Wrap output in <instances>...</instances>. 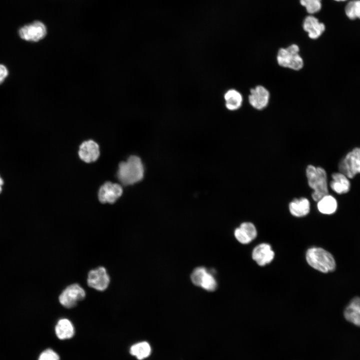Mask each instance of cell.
<instances>
[{"label":"cell","instance_id":"obj_1","mask_svg":"<svg viewBox=\"0 0 360 360\" xmlns=\"http://www.w3.org/2000/svg\"><path fill=\"white\" fill-rule=\"evenodd\" d=\"M144 176V168L140 158L130 156L126 161L118 164L117 177L124 186L132 185L141 180Z\"/></svg>","mask_w":360,"mask_h":360},{"label":"cell","instance_id":"obj_2","mask_svg":"<svg viewBox=\"0 0 360 360\" xmlns=\"http://www.w3.org/2000/svg\"><path fill=\"white\" fill-rule=\"evenodd\" d=\"M306 176L309 186L314 190L312 196L314 201L318 202L328 194L327 175L324 169L310 164L306 168Z\"/></svg>","mask_w":360,"mask_h":360},{"label":"cell","instance_id":"obj_3","mask_svg":"<svg viewBox=\"0 0 360 360\" xmlns=\"http://www.w3.org/2000/svg\"><path fill=\"white\" fill-rule=\"evenodd\" d=\"M308 264L314 268L324 273L334 271L336 263L332 255L321 248H309L306 255Z\"/></svg>","mask_w":360,"mask_h":360},{"label":"cell","instance_id":"obj_4","mask_svg":"<svg viewBox=\"0 0 360 360\" xmlns=\"http://www.w3.org/2000/svg\"><path fill=\"white\" fill-rule=\"evenodd\" d=\"M299 52V47L296 44H292L286 48H280L276 57L278 64L284 68L300 70L304 66V61Z\"/></svg>","mask_w":360,"mask_h":360},{"label":"cell","instance_id":"obj_5","mask_svg":"<svg viewBox=\"0 0 360 360\" xmlns=\"http://www.w3.org/2000/svg\"><path fill=\"white\" fill-rule=\"evenodd\" d=\"M338 170L349 178L360 174V148H355L340 162Z\"/></svg>","mask_w":360,"mask_h":360},{"label":"cell","instance_id":"obj_6","mask_svg":"<svg viewBox=\"0 0 360 360\" xmlns=\"http://www.w3.org/2000/svg\"><path fill=\"white\" fill-rule=\"evenodd\" d=\"M86 296L84 289L78 284H74L66 286L58 297L60 304L67 308H73L78 302L83 300Z\"/></svg>","mask_w":360,"mask_h":360},{"label":"cell","instance_id":"obj_7","mask_svg":"<svg viewBox=\"0 0 360 360\" xmlns=\"http://www.w3.org/2000/svg\"><path fill=\"white\" fill-rule=\"evenodd\" d=\"M47 34L46 25L36 20L21 27L18 30L20 38L26 41L38 42L44 38Z\"/></svg>","mask_w":360,"mask_h":360},{"label":"cell","instance_id":"obj_8","mask_svg":"<svg viewBox=\"0 0 360 360\" xmlns=\"http://www.w3.org/2000/svg\"><path fill=\"white\" fill-rule=\"evenodd\" d=\"M110 282V276L106 269L103 266L92 270L88 273V285L97 290L104 291L106 290Z\"/></svg>","mask_w":360,"mask_h":360},{"label":"cell","instance_id":"obj_9","mask_svg":"<svg viewBox=\"0 0 360 360\" xmlns=\"http://www.w3.org/2000/svg\"><path fill=\"white\" fill-rule=\"evenodd\" d=\"M122 192L120 184L107 182L100 187L98 192V198L102 203L112 204L120 198Z\"/></svg>","mask_w":360,"mask_h":360},{"label":"cell","instance_id":"obj_10","mask_svg":"<svg viewBox=\"0 0 360 360\" xmlns=\"http://www.w3.org/2000/svg\"><path fill=\"white\" fill-rule=\"evenodd\" d=\"M78 154L81 160L86 163L96 161L100 156V146L92 140L83 142L79 147Z\"/></svg>","mask_w":360,"mask_h":360},{"label":"cell","instance_id":"obj_11","mask_svg":"<svg viewBox=\"0 0 360 360\" xmlns=\"http://www.w3.org/2000/svg\"><path fill=\"white\" fill-rule=\"evenodd\" d=\"M270 99V92L262 86H258L250 90L248 102L254 108L262 110L268 105Z\"/></svg>","mask_w":360,"mask_h":360},{"label":"cell","instance_id":"obj_12","mask_svg":"<svg viewBox=\"0 0 360 360\" xmlns=\"http://www.w3.org/2000/svg\"><path fill=\"white\" fill-rule=\"evenodd\" d=\"M302 28L304 30L308 32V37L312 40L320 38L326 29L324 24L312 15L305 18L303 22Z\"/></svg>","mask_w":360,"mask_h":360},{"label":"cell","instance_id":"obj_13","mask_svg":"<svg viewBox=\"0 0 360 360\" xmlns=\"http://www.w3.org/2000/svg\"><path fill=\"white\" fill-rule=\"evenodd\" d=\"M274 256V253L271 246L266 243L258 245L253 250L252 253L253 260L260 266H264L270 263Z\"/></svg>","mask_w":360,"mask_h":360},{"label":"cell","instance_id":"obj_14","mask_svg":"<svg viewBox=\"0 0 360 360\" xmlns=\"http://www.w3.org/2000/svg\"><path fill=\"white\" fill-rule=\"evenodd\" d=\"M236 239L241 244H248L253 240L257 236L254 225L250 222L242 223L234 232Z\"/></svg>","mask_w":360,"mask_h":360},{"label":"cell","instance_id":"obj_15","mask_svg":"<svg viewBox=\"0 0 360 360\" xmlns=\"http://www.w3.org/2000/svg\"><path fill=\"white\" fill-rule=\"evenodd\" d=\"M344 318L352 324L360 326V298H353L344 310Z\"/></svg>","mask_w":360,"mask_h":360},{"label":"cell","instance_id":"obj_16","mask_svg":"<svg viewBox=\"0 0 360 360\" xmlns=\"http://www.w3.org/2000/svg\"><path fill=\"white\" fill-rule=\"evenodd\" d=\"M332 180L330 184L331 189L339 194L348 192L350 188V183L348 177L343 174L334 172L332 174Z\"/></svg>","mask_w":360,"mask_h":360},{"label":"cell","instance_id":"obj_17","mask_svg":"<svg viewBox=\"0 0 360 360\" xmlns=\"http://www.w3.org/2000/svg\"><path fill=\"white\" fill-rule=\"evenodd\" d=\"M290 214L296 217L306 216L310 211V202L308 199L302 197L294 199L288 205Z\"/></svg>","mask_w":360,"mask_h":360},{"label":"cell","instance_id":"obj_18","mask_svg":"<svg viewBox=\"0 0 360 360\" xmlns=\"http://www.w3.org/2000/svg\"><path fill=\"white\" fill-rule=\"evenodd\" d=\"M55 332L59 339H69L74 336V328L69 320L61 318L58 320L55 326Z\"/></svg>","mask_w":360,"mask_h":360},{"label":"cell","instance_id":"obj_19","mask_svg":"<svg viewBox=\"0 0 360 360\" xmlns=\"http://www.w3.org/2000/svg\"><path fill=\"white\" fill-rule=\"evenodd\" d=\"M317 207L320 213L324 214H332L336 212L338 202L334 196L328 194L318 202Z\"/></svg>","mask_w":360,"mask_h":360},{"label":"cell","instance_id":"obj_20","mask_svg":"<svg viewBox=\"0 0 360 360\" xmlns=\"http://www.w3.org/2000/svg\"><path fill=\"white\" fill-rule=\"evenodd\" d=\"M226 108L230 110H236L240 108L242 97V94L236 90H228L224 95Z\"/></svg>","mask_w":360,"mask_h":360},{"label":"cell","instance_id":"obj_21","mask_svg":"<svg viewBox=\"0 0 360 360\" xmlns=\"http://www.w3.org/2000/svg\"><path fill=\"white\" fill-rule=\"evenodd\" d=\"M151 352L150 344L146 342L137 343L132 346L130 352L132 356L138 360H142L148 357Z\"/></svg>","mask_w":360,"mask_h":360},{"label":"cell","instance_id":"obj_22","mask_svg":"<svg viewBox=\"0 0 360 360\" xmlns=\"http://www.w3.org/2000/svg\"><path fill=\"white\" fill-rule=\"evenodd\" d=\"M345 13L350 20L360 19V0L350 1L345 7Z\"/></svg>","mask_w":360,"mask_h":360},{"label":"cell","instance_id":"obj_23","mask_svg":"<svg viewBox=\"0 0 360 360\" xmlns=\"http://www.w3.org/2000/svg\"><path fill=\"white\" fill-rule=\"evenodd\" d=\"M300 2L310 14L316 13L322 8V0H300Z\"/></svg>","mask_w":360,"mask_h":360},{"label":"cell","instance_id":"obj_24","mask_svg":"<svg viewBox=\"0 0 360 360\" xmlns=\"http://www.w3.org/2000/svg\"><path fill=\"white\" fill-rule=\"evenodd\" d=\"M200 286L208 291L212 292L216 289L217 283L214 276L207 272L203 278Z\"/></svg>","mask_w":360,"mask_h":360},{"label":"cell","instance_id":"obj_25","mask_svg":"<svg viewBox=\"0 0 360 360\" xmlns=\"http://www.w3.org/2000/svg\"><path fill=\"white\" fill-rule=\"evenodd\" d=\"M207 272L206 268L204 267L200 266L196 268L190 276L191 280L193 284L200 286L203 278Z\"/></svg>","mask_w":360,"mask_h":360},{"label":"cell","instance_id":"obj_26","mask_svg":"<svg viewBox=\"0 0 360 360\" xmlns=\"http://www.w3.org/2000/svg\"><path fill=\"white\" fill-rule=\"evenodd\" d=\"M58 355L53 350L47 349L40 354L38 360H59Z\"/></svg>","mask_w":360,"mask_h":360},{"label":"cell","instance_id":"obj_27","mask_svg":"<svg viewBox=\"0 0 360 360\" xmlns=\"http://www.w3.org/2000/svg\"><path fill=\"white\" fill-rule=\"evenodd\" d=\"M8 74V72L6 67L3 64H0V84L4 82Z\"/></svg>","mask_w":360,"mask_h":360},{"label":"cell","instance_id":"obj_28","mask_svg":"<svg viewBox=\"0 0 360 360\" xmlns=\"http://www.w3.org/2000/svg\"><path fill=\"white\" fill-rule=\"evenodd\" d=\"M4 184V180L0 176V194L2 192V186Z\"/></svg>","mask_w":360,"mask_h":360},{"label":"cell","instance_id":"obj_29","mask_svg":"<svg viewBox=\"0 0 360 360\" xmlns=\"http://www.w3.org/2000/svg\"><path fill=\"white\" fill-rule=\"evenodd\" d=\"M336 0V2H344V1H346V0Z\"/></svg>","mask_w":360,"mask_h":360}]
</instances>
